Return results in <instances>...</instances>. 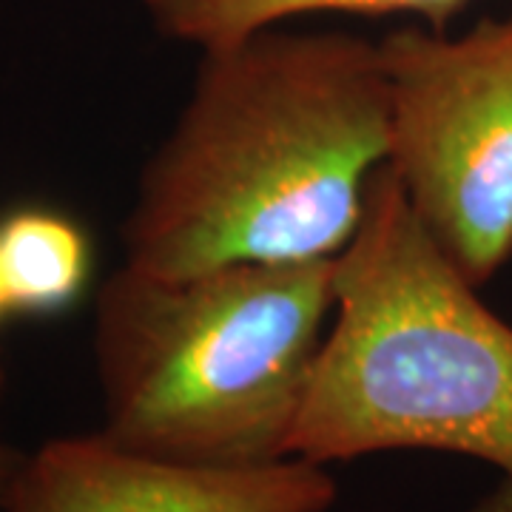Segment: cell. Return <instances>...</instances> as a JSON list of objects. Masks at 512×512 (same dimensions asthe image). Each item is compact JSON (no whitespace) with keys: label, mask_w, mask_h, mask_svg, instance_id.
Returning <instances> with one entry per match:
<instances>
[{"label":"cell","mask_w":512,"mask_h":512,"mask_svg":"<svg viewBox=\"0 0 512 512\" xmlns=\"http://www.w3.org/2000/svg\"><path fill=\"white\" fill-rule=\"evenodd\" d=\"M387 157L379 43L268 26L202 49L183 114L140 174L126 265L183 276L336 259Z\"/></svg>","instance_id":"1"},{"label":"cell","mask_w":512,"mask_h":512,"mask_svg":"<svg viewBox=\"0 0 512 512\" xmlns=\"http://www.w3.org/2000/svg\"><path fill=\"white\" fill-rule=\"evenodd\" d=\"M439 450L512 476V325L427 234L390 165L336 256V308L288 456Z\"/></svg>","instance_id":"2"},{"label":"cell","mask_w":512,"mask_h":512,"mask_svg":"<svg viewBox=\"0 0 512 512\" xmlns=\"http://www.w3.org/2000/svg\"><path fill=\"white\" fill-rule=\"evenodd\" d=\"M336 308V259L160 276L123 265L94 305L103 436L185 467L288 456Z\"/></svg>","instance_id":"3"},{"label":"cell","mask_w":512,"mask_h":512,"mask_svg":"<svg viewBox=\"0 0 512 512\" xmlns=\"http://www.w3.org/2000/svg\"><path fill=\"white\" fill-rule=\"evenodd\" d=\"M379 52L387 165L427 234L481 288L512 259V12L461 37L396 29Z\"/></svg>","instance_id":"4"},{"label":"cell","mask_w":512,"mask_h":512,"mask_svg":"<svg viewBox=\"0 0 512 512\" xmlns=\"http://www.w3.org/2000/svg\"><path fill=\"white\" fill-rule=\"evenodd\" d=\"M336 495L325 464L305 458L185 467L94 433L46 441L23 458L0 512H328Z\"/></svg>","instance_id":"5"},{"label":"cell","mask_w":512,"mask_h":512,"mask_svg":"<svg viewBox=\"0 0 512 512\" xmlns=\"http://www.w3.org/2000/svg\"><path fill=\"white\" fill-rule=\"evenodd\" d=\"M0 265L9 311L52 316L86 291L92 242L69 214L26 205L0 222Z\"/></svg>","instance_id":"6"},{"label":"cell","mask_w":512,"mask_h":512,"mask_svg":"<svg viewBox=\"0 0 512 512\" xmlns=\"http://www.w3.org/2000/svg\"><path fill=\"white\" fill-rule=\"evenodd\" d=\"M470 0H143L157 32L174 40L197 43L200 49L228 46L279 26L285 20L313 12H353V15H419L430 29L444 32L447 23Z\"/></svg>","instance_id":"7"},{"label":"cell","mask_w":512,"mask_h":512,"mask_svg":"<svg viewBox=\"0 0 512 512\" xmlns=\"http://www.w3.org/2000/svg\"><path fill=\"white\" fill-rule=\"evenodd\" d=\"M23 458L15 447H9L6 441L0 439V504H3V498L9 493V487H12V481L18 476L20 464H23Z\"/></svg>","instance_id":"8"},{"label":"cell","mask_w":512,"mask_h":512,"mask_svg":"<svg viewBox=\"0 0 512 512\" xmlns=\"http://www.w3.org/2000/svg\"><path fill=\"white\" fill-rule=\"evenodd\" d=\"M473 512H512V476H504V481L478 501Z\"/></svg>","instance_id":"9"},{"label":"cell","mask_w":512,"mask_h":512,"mask_svg":"<svg viewBox=\"0 0 512 512\" xmlns=\"http://www.w3.org/2000/svg\"><path fill=\"white\" fill-rule=\"evenodd\" d=\"M9 311V293H6V279H3V265H0V316Z\"/></svg>","instance_id":"10"},{"label":"cell","mask_w":512,"mask_h":512,"mask_svg":"<svg viewBox=\"0 0 512 512\" xmlns=\"http://www.w3.org/2000/svg\"><path fill=\"white\" fill-rule=\"evenodd\" d=\"M3 384H6V370H3V362H0V393H3Z\"/></svg>","instance_id":"11"}]
</instances>
